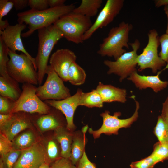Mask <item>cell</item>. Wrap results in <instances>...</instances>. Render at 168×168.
Returning a JSON list of instances; mask_svg holds the SVG:
<instances>
[{
  "label": "cell",
  "instance_id": "41",
  "mask_svg": "<svg viewBox=\"0 0 168 168\" xmlns=\"http://www.w3.org/2000/svg\"><path fill=\"white\" fill-rule=\"evenodd\" d=\"M161 116L163 120L168 124V96L163 103Z\"/></svg>",
  "mask_w": 168,
  "mask_h": 168
},
{
  "label": "cell",
  "instance_id": "29",
  "mask_svg": "<svg viewBox=\"0 0 168 168\" xmlns=\"http://www.w3.org/2000/svg\"><path fill=\"white\" fill-rule=\"evenodd\" d=\"M151 154L157 163L168 160V145L158 142L154 145L153 151Z\"/></svg>",
  "mask_w": 168,
  "mask_h": 168
},
{
  "label": "cell",
  "instance_id": "25",
  "mask_svg": "<svg viewBox=\"0 0 168 168\" xmlns=\"http://www.w3.org/2000/svg\"><path fill=\"white\" fill-rule=\"evenodd\" d=\"M86 77L84 69L76 62H73L68 71V81L74 85H80L84 83Z\"/></svg>",
  "mask_w": 168,
  "mask_h": 168
},
{
  "label": "cell",
  "instance_id": "13",
  "mask_svg": "<svg viewBox=\"0 0 168 168\" xmlns=\"http://www.w3.org/2000/svg\"><path fill=\"white\" fill-rule=\"evenodd\" d=\"M82 92L81 89L78 88L74 95L65 99L44 101L49 106L59 110L64 114L67 122L66 128L71 132L76 128L73 122V117L77 107L79 106V101Z\"/></svg>",
  "mask_w": 168,
  "mask_h": 168
},
{
  "label": "cell",
  "instance_id": "1",
  "mask_svg": "<svg viewBox=\"0 0 168 168\" xmlns=\"http://www.w3.org/2000/svg\"><path fill=\"white\" fill-rule=\"evenodd\" d=\"M74 4L49 8L42 11L30 9L17 14L19 23L28 25L29 30L21 34L24 38L30 36L36 30L54 24L62 16L73 11Z\"/></svg>",
  "mask_w": 168,
  "mask_h": 168
},
{
  "label": "cell",
  "instance_id": "12",
  "mask_svg": "<svg viewBox=\"0 0 168 168\" xmlns=\"http://www.w3.org/2000/svg\"><path fill=\"white\" fill-rule=\"evenodd\" d=\"M24 24L17 23L14 25H9L4 30L0 31V38L6 46L11 51H18L25 54L32 62L35 70L37 69L35 58H33L26 50L21 36V32L26 27Z\"/></svg>",
  "mask_w": 168,
  "mask_h": 168
},
{
  "label": "cell",
  "instance_id": "34",
  "mask_svg": "<svg viewBox=\"0 0 168 168\" xmlns=\"http://www.w3.org/2000/svg\"><path fill=\"white\" fill-rule=\"evenodd\" d=\"M12 142L2 133L0 134V153L4 155L13 150Z\"/></svg>",
  "mask_w": 168,
  "mask_h": 168
},
{
  "label": "cell",
  "instance_id": "33",
  "mask_svg": "<svg viewBox=\"0 0 168 168\" xmlns=\"http://www.w3.org/2000/svg\"><path fill=\"white\" fill-rule=\"evenodd\" d=\"M161 50L159 54L160 58L168 63V34L166 33L159 37Z\"/></svg>",
  "mask_w": 168,
  "mask_h": 168
},
{
  "label": "cell",
  "instance_id": "5",
  "mask_svg": "<svg viewBox=\"0 0 168 168\" xmlns=\"http://www.w3.org/2000/svg\"><path fill=\"white\" fill-rule=\"evenodd\" d=\"M8 55L7 68L10 76L18 83L38 85L37 72L27 55L23 53L18 54L9 49Z\"/></svg>",
  "mask_w": 168,
  "mask_h": 168
},
{
  "label": "cell",
  "instance_id": "26",
  "mask_svg": "<svg viewBox=\"0 0 168 168\" xmlns=\"http://www.w3.org/2000/svg\"><path fill=\"white\" fill-rule=\"evenodd\" d=\"M9 49L6 46L0 38V75L12 83L19 85L16 81L9 75L7 70V64L9 60L8 58Z\"/></svg>",
  "mask_w": 168,
  "mask_h": 168
},
{
  "label": "cell",
  "instance_id": "49",
  "mask_svg": "<svg viewBox=\"0 0 168 168\" xmlns=\"http://www.w3.org/2000/svg\"></svg>",
  "mask_w": 168,
  "mask_h": 168
},
{
  "label": "cell",
  "instance_id": "35",
  "mask_svg": "<svg viewBox=\"0 0 168 168\" xmlns=\"http://www.w3.org/2000/svg\"><path fill=\"white\" fill-rule=\"evenodd\" d=\"M14 102L9 98L0 96V114H11Z\"/></svg>",
  "mask_w": 168,
  "mask_h": 168
},
{
  "label": "cell",
  "instance_id": "16",
  "mask_svg": "<svg viewBox=\"0 0 168 168\" xmlns=\"http://www.w3.org/2000/svg\"><path fill=\"white\" fill-rule=\"evenodd\" d=\"M25 113L19 112L13 114L11 118L0 127L2 133L11 141L18 134L30 126V119Z\"/></svg>",
  "mask_w": 168,
  "mask_h": 168
},
{
  "label": "cell",
  "instance_id": "44",
  "mask_svg": "<svg viewBox=\"0 0 168 168\" xmlns=\"http://www.w3.org/2000/svg\"><path fill=\"white\" fill-rule=\"evenodd\" d=\"M155 7H159L161 6L168 5V0H156L155 1Z\"/></svg>",
  "mask_w": 168,
  "mask_h": 168
},
{
  "label": "cell",
  "instance_id": "20",
  "mask_svg": "<svg viewBox=\"0 0 168 168\" xmlns=\"http://www.w3.org/2000/svg\"><path fill=\"white\" fill-rule=\"evenodd\" d=\"M73 133L61 126L55 130V137L60 144L61 157L70 158Z\"/></svg>",
  "mask_w": 168,
  "mask_h": 168
},
{
  "label": "cell",
  "instance_id": "9",
  "mask_svg": "<svg viewBox=\"0 0 168 168\" xmlns=\"http://www.w3.org/2000/svg\"><path fill=\"white\" fill-rule=\"evenodd\" d=\"M46 79L42 85L37 87L36 94L42 100H61L71 96L69 89L64 81L48 65L46 71Z\"/></svg>",
  "mask_w": 168,
  "mask_h": 168
},
{
  "label": "cell",
  "instance_id": "24",
  "mask_svg": "<svg viewBox=\"0 0 168 168\" xmlns=\"http://www.w3.org/2000/svg\"><path fill=\"white\" fill-rule=\"evenodd\" d=\"M104 102L96 89L90 92H82L79 101V106H84L88 108L94 107L101 108Z\"/></svg>",
  "mask_w": 168,
  "mask_h": 168
},
{
  "label": "cell",
  "instance_id": "28",
  "mask_svg": "<svg viewBox=\"0 0 168 168\" xmlns=\"http://www.w3.org/2000/svg\"><path fill=\"white\" fill-rule=\"evenodd\" d=\"M35 137L31 131L24 132L18 136L12 143L14 149L22 150L29 148L34 143Z\"/></svg>",
  "mask_w": 168,
  "mask_h": 168
},
{
  "label": "cell",
  "instance_id": "30",
  "mask_svg": "<svg viewBox=\"0 0 168 168\" xmlns=\"http://www.w3.org/2000/svg\"><path fill=\"white\" fill-rule=\"evenodd\" d=\"M22 150L13 149L1 156L4 168H13L19 158Z\"/></svg>",
  "mask_w": 168,
  "mask_h": 168
},
{
  "label": "cell",
  "instance_id": "19",
  "mask_svg": "<svg viewBox=\"0 0 168 168\" xmlns=\"http://www.w3.org/2000/svg\"><path fill=\"white\" fill-rule=\"evenodd\" d=\"M83 128L82 133L78 131L73 133L69 158L73 164L75 166L82 156L86 144V139L85 134L88 128L85 126Z\"/></svg>",
  "mask_w": 168,
  "mask_h": 168
},
{
  "label": "cell",
  "instance_id": "3",
  "mask_svg": "<svg viewBox=\"0 0 168 168\" xmlns=\"http://www.w3.org/2000/svg\"><path fill=\"white\" fill-rule=\"evenodd\" d=\"M133 28L131 24L123 21L111 28L100 44L98 54L102 57H113L116 60L126 52L124 47L129 49V35Z\"/></svg>",
  "mask_w": 168,
  "mask_h": 168
},
{
  "label": "cell",
  "instance_id": "7",
  "mask_svg": "<svg viewBox=\"0 0 168 168\" xmlns=\"http://www.w3.org/2000/svg\"><path fill=\"white\" fill-rule=\"evenodd\" d=\"M148 42L142 52L138 55L137 61L139 66L138 71L141 72L150 68L154 73L165 66L166 63L159 56L158 48L160 45L158 34L154 29L150 30L148 33Z\"/></svg>",
  "mask_w": 168,
  "mask_h": 168
},
{
  "label": "cell",
  "instance_id": "6",
  "mask_svg": "<svg viewBox=\"0 0 168 168\" xmlns=\"http://www.w3.org/2000/svg\"><path fill=\"white\" fill-rule=\"evenodd\" d=\"M37 87L31 84H23L21 94L18 99L14 102L11 114L19 112L41 114L49 113L50 106L37 96Z\"/></svg>",
  "mask_w": 168,
  "mask_h": 168
},
{
  "label": "cell",
  "instance_id": "46",
  "mask_svg": "<svg viewBox=\"0 0 168 168\" xmlns=\"http://www.w3.org/2000/svg\"><path fill=\"white\" fill-rule=\"evenodd\" d=\"M164 10L167 17V22L166 30V33L168 34V5L164 7Z\"/></svg>",
  "mask_w": 168,
  "mask_h": 168
},
{
  "label": "cell",
  "instance_id": "8",
  "mask_svg": "<svg viewBox=\"0 0 168 168\" xmlns=\"http://www.w3.org/2000/svg\"><path fill=\"white\" fill-rule=\"evenodd\" d=\"M129 44L132 50L126 51L114 61L105 60L103 62L104 64L109 68L107 73L114 74L119 76L120 82L137 71V52L140 48V43L138 39H136L133 42Z\"/></svg>",
  "mask_w": 168,
  "mask_h": 168
},
{
  "label": "cell",
  "instance_id": "39",
  "mask_svg": "<svg viewBox=\"0 0 168 168\" xmlns=\"http://www.w3.org/2000/svg\"><path fill=\"white\" fill-rule=\"evenodd\" d=\"M76 166V168H96L95 164L88 158L85 151Z\"/></svg>",
  "mask_w": 168,
  "mask_h": 168
},
{
  "label": "cell",
  "instance_id": "22",
  "mask_svg": "<svg viewBox=\"0 0 168 168\" xmlns=\"http://www.w3.org/2000/svg\"><path fill=\"white\" fill-rule=\"evenodd\" d=\"M102 2V0H82L80 5L72 12L91 18L97 14Z\"/></svg>",
  "mask_w": 168,
  "mask_h": 168
},
{
  "label": "cell",
  "instance_id": "32",
  "mask_svg": "<svg viewBox=\"0 0 168 168\" xmlns=\"http://www.w3.org/2000/svg\"><path fill=\"white\" fill-rule=\"evenodd\" d=\"M47 151L49 163L51 161L52 163L62 157L60 156V155L61 156L60 153L61 154V152L59 151L58 145L56 142L54 140H50L48 142Z\"/></svg>",
  "mask_w": 168,
  "mask_h": 168
},
{
  "label": "cell",
  "instance_id": "27",
  "mask_svg": "<svg viewBox=\"0 0 168 168\" xmlns=\"http://www.w3.org/2000/svg\"><path fill=\"white\" fill-rule=\"evenodd\" d=\"M153 132L158 142L168 145V124L163 120L161 115L158 117Z\"/></svg>",
  "mask_w": 168,
  "mask_h": 168
},
{
  "label": "cell",
  "instance_id": "21",
  "mask_svg": "<svg viewBox=\"0 0 168 168\" xmlns=\"http://www.w3.org/2000/svg\"><path fill=\"white\" fill-rule=\"evenodd\" d=\"M40 115L36 119V123L41 131L55 130L62 126L60 119L56 114L50 113L49 112L47 114Z\"/></svg>",
  "mask_w": 168,
  "mask_h": 168
},
{
  "label": "cell",
  "instance_id": "45",
  "mask_svg": "<svg viewBox=\"0 0 168 168\" xmlns=\"http://www.w3.org/2000/svg\"><path fill=\"white\" fill-rule=\"evenodd\" d=\"M9 24L7 20H2L0 21V31L4 30L9 25Z\"/></svg>",
  "mask_w": 168,
  "mask_h": 168
},
{
  "label": "cell",
  "instance_id": "23",
  "mask_svg": "<svg viewBox=\"0 0 168 168\" xmlns=\"http://www.w3.org/2000/svg\"><path fill=\"white\" fill-rule=\"evenodd\" d=\"M21 92L19 85L14 84L0 76V96L16 102L20 97Z\"/></svg>",
  "mask_w": 168,
  "mask_h": 168
},
{
  "label": "cell",
  "instance_id": "31",
  "mask_svg": "<svg viewBox=\"0 0 168 168\" xmlns=\"http://www.w3.org/2000/svg\"><path fill=\"white\" fill-rule=\"evenodd\" d=\"M157 163L154 157L151 154L139 161L132 162L130 166L131 168H153Z\"/></svg>",
  "mask_w": 168,
  "mask_h": 168
},
{
  "label": "cell",
  "instance_id": "42",
  "mask_svg": "<svg viewBox=\"0 0 168 168\" xmlns=\"http://www.w3.org/2000/svg\"><path fill=\"white\" fill-rule=\"evenodd\" d=\"M65 0H48L50 8L58 7L64 5Z\"/></svg>",
  "mask_w": 168,
  "mask_h": 168
},
{
  "label": "cell",
  "instance_id": "38",
  "mask_svg": "<svg viewBox=\"0 0 168 168\" xmlns=\"http://www.w3.org/2000/svg\"><path fill=\"white\" fill-rule=\"evenodd\" d=\"M14 7L11 0H0V21L2 18L7 15Z\"/></svg>",
  "mask_w": 168,
  "mask_h": 168
},
{
  "label": "cell",
  "instance_id": "37",
  "mask_svg": "<svg viewBox=\"0 0 168 168\" xmlns=\"http://www.w3.org/2000/svg\"><path fill=\"white\" fill-rule=\"evenodd\" d=\"M28 6L31 9L42 11L49 8L48 0H29Z\"/></svg>",
  "mask_w": 168,
  "mask_h": 168
},
{
  "label": "cell",
  "instance_id": "40",
  "mask_svg": "<svg viewBox=\"0 0 168 168\" xmlns=\"http://www.w3.org/2000/svg\"><path fill=\"white\" fill-rule=\"evenodd\" d=\"M16 10H21L28 5V0H11Z\"/></svg>",
  "mask_w": 168,
  "mask_h": 168
},
{
  "label": "cell",
  "instance_id": "11",
  "mask_svg": "<svg viewBox=\"0 0 168 168\" xmlns=\"http://www.w3.org/2000/svg\"><path fill=\"white\" fill-rule=\"evenodd\" d=\"M124 2V0H107L94 22L84 34V41L91 38L98 29L106 27L112 22L120 13Z\"/></svg>",
  "mask_w": 168,
  "mask_h": 168
},
{
  "label": "cell",
  "instance_id": "15",
  "mask_svg": "<svg viewBox=\"0 0 168 168\" xmlns=\"http://www.w3.org/2000/svg\"><path fill=\"white\" fill-rule=\"evenodd\" d=\"M76 59L77 56L72 51L66 48L60 49L51 55L49 65L64 82H67L69 68Z\"/></svg>",
  "mask_w": 168,
  "mask_h": 168
},
{
  "label": "cell",
  "instance_id": "17",
  "mask_svg": "<svg viewBox=\"0 0 168 168\" xmlns=\"http://www.w3.org/2000/svg\"><path fill=\"white\" fill-rule=\"evenodd\" d=\"M168 68V64L165 68L159 71L154 76L141 75L136 71L132 74L127 79L132 81L136 86L139 89L150 88L157 93L165 88L168 85V81H163L159 78V75L163 70Z\"/></svg>",
  "mask_w": 168,
  "mask_h": 168
},
{
  "label": "cell",
  "instance_id": "47",
  "mask_svg": "<svg viewBox=\"0 0 168 168\" xmlns=\"http://www.w3.org/2000/svg\"><path fill=\"white\" fill-rule=\"evenodd\" d=\"M49 165L48 164L45 163L42 165L39 168H49Z\"/></svg>",
  "mask_w": 168,
  "mask_h": 168
},
{
  "label": "cell",
  "instance_id": "18",
  "mask_svg": "<svg viewBox=\"0 0 168 168\" xmlns=\"http://www.w3.org/2000/svg\"><path fill=\"white\" fill-rule=\"evenodd\" d=\"M96 89L104 103L118 102L124 103L127 101V91L125 89L111 85L104 84L99 82Z\"/></svg>",
  "mask_w": 168,
  "mask_h": 168
},
{
  "label": "cell",
  "instance_id": "10",
  "mask_svg": "<svg viewBox=\"0 0 168 168\" xmlns=\"http://www.w3.org/2000/svg\"><path fill=\"white\" fill-rule=\"evenodd\" d=\"M131 98L134 100L136 105L135 111L133 115L126 119H120L118 118L121 114L120 112H115L113 115L110 114L109 111L102 113L100 115L103 119V124L100 128L96 130H93L92 128L88 129L89 132L92 135L94 139L98 138L102 133L108 135H117L120 129L130 127L137 120L138 117L139 103L135 100L134 96H132Z\"/></svg>",
  "mask_w": 168,
  "mask_h": 168
},
{
  "label": "cell",
  "instance_id": "36",
  "mask_svg": "<svg viewBox=\"0 0 168 168\" xmlns=\"http://www.w3.org/2000/svg\"><path fill=\"white\" fill-rule=\"evenodd\" d=\"M49 168H76L69 158L61 157L52 162Z\"/></svg>",
  "mask_w": 168,
  "mask_h": 168
},
{
  "label": "cell",
  "instance_id": "14",
  "mask_svg": "<svg viewBox=\"0 0 168 168\" xmlns=\"http://www.w3.org/2000/svg\"><path fill=\"white\" fill-rule=\"evenodd\" d=\"M47 158L44 149L38 143L22 150L21 155L13 168H39L46 163Z\"/></svg>",
  "mask_w": 168,
  "mask_h": 168
},
{
  "label": "cell",
  "instance_id": "43",
  "mask_svg": "<svg viewBox=\"0 0 168 168\" xmlns=\"http://www.w3.org/2000/svg\"><path fill=\"white\" fill-rule=\"evenodd\" d=\"M12 114H0V126L3 125L8 121L12 117Z\"/></svg>",
  "mask_w": 168,
  "mask_h": 168
},
{
  "label": "cell",
  "instance_id": "4",
  "mask_svg": "<svg viewBox=\"0 0 168 168\" xmlns=\"http://www.w3.org/2000/svg\"><path fill=\"white\" fill-rule=\"evenodd\" d=\"M92 24L90 18L72 12L62 16L54 24L67 40L79 44L83 43V36Z\"/></svg>",
  "mask_w": 168,
  "mask_h": 168
},
{
  "label": "cell",
  "instance_id": "48",
  "mask_svg": "<svg viewBox=\"0 0 168 168\" xmlns=\"http://www.w3.org/2000/svg\"><path fill=\"white\" fill-rule=\"evenodd\" d=\"M0 168H4L2 158L0 160Z\"/></svg>",
  "mask_w": 168,
  "mask_h": 168
},
{
  "label": "cell",
  "instance_id": "2",
  "mask_svg": "<svg viewBox=\"0 0 168 168\" xmlns=\"http://www.w3.org/2000/svg\"><path fill=\"white\" fill-rule=\"evenodd\" d=\"M39 43L35 58L37 69L38 85L42 84L46 74L49 57L55 44L64 38L62 32L54 24L38 30Z\"/></svg>",
  "mask_w": 168,
  "mask_h": 168
}]
</instances>
